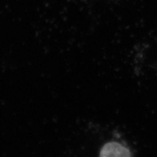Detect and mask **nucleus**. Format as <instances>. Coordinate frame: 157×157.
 Here are the masks:
<instances>
[{
  "label": "nucleus",
  "mask_w": 157,
  "mask_h": 157,
  "mask_svg": "<svg viewBox=\"0 0 157 157\" xmlns=\"http://www.w3.org/2000/svg\"><path fill=\"white\" fill-rule=\"evenodd\" d=\"M99 157H132V154L126 146L112 141L103 145L100 151Z\"/></svg>",
  "instance_id": "nucleus-1"
}]
</instances>
